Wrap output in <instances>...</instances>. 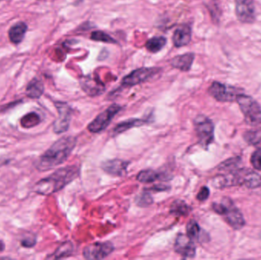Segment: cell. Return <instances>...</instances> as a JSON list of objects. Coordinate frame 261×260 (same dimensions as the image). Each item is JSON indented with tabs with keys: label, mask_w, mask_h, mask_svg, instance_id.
<instances>
[{
	"label": "cell",
	"mask_w": 261,
	"mask_h": 260,
	"mask_svg": "<svg viewBox=\"0 0 261 260\" xmlns=\"http://www.w3.org/2000/svg\"><path fill=\"white\" fill-rule=\"evenodd\" d=\"M76 145V138L65 136L55 141L36 162L38 170L44 172L62 164L70 157Z\"/></svg>",
	"instance_id": "6da1fadb"
},
{
	"label": "cell",
	"mask_w": 261,
	"mask_h": 260,
	"mask_svg": "<svg viewBox=\"0 0 261 260\" xmlns=\"http://www.w3.org/2000/svg\"><path fill=\"white\" fill-rule=\"evenodd\" d=\"M80 174L76 166H68L57 169L55 172L39 180L34 187V192L38 195H50L59 192L70 184Z\"/></svg>",
	"instance_id": "7a4b0ae2"
},
{
	"label": "cell",
	"mask_w": 261,
	"mask_h": 260,
	"mask_svg": "<svg viewBox=\"0 0 261 260\" xmlns=\"http://www.w3.org/2000/svg\"><path fill=\"white\" fill-rule=\"evenodd\" d=\"M236 101L248 125L251 126L261 125V107L254 98L240 93L236 98Z\"/></svg>",
	"instance_id": "3957f363"
},
{
	"label": "cell",
	"mask_w": 261,
	"mask_h": 260,
	"mask_svg": "<svg viewBox=\"0 0 261 260\" xmlns=\"http://www.w3.org/2000/svg\"><path fill=\"white\" fill-rule=\"evenodd\" d=\"M195 130L199 143L202 148L207 149L214 140V125L205 115H198L194 120Z\"/></svg>",
	"instance_id": "277c9868"
},
{
	"label": "cell",
	"mask_w": 261,
	"mask_h": 260,
	"mask_svg": "<svg viewBox=\"0 0 261 260\" xmlns=\"http://www.w3.org/2000/svg\"><path fill=\"white\" fill-rule=\"evenodd\" d=\"M122 109V107L118 104H113L107 109L98 114L93 122L89 124V131L92 133H99L106 129L111 123L115 116Z\"/></svg>",
	"instance_id": "5b68a950"
},
{
	"label": "cell",
	"mask_w": 261,
	"mask_h": 260,
	"mask_svg": "<svg viewBox=\"0 0 261 260\" xmlns=\"http://www.w3.org/2000/svg\"><path fill=\"white\" fill-rule=\"evenodd\" d=\"M208 92L212 97L221 102H233L236 100V98L240 94L239 90L236 87L227 85L217 81L212 83Z\"/></svg>",
	"instance_id": "8992f818"
},
{
	"label": "cell",
	"mask_w": 261,
	"mask_h": 260,
	"mask_svg": "<svg viewBox=\"0 0 261 260\" xmlns=\"http://www.w3.org/2000/svg\"><path fill=\"white\" fill-rule=\"evenodd\" d=\"M161 71L159 67H142L137 69L122 79V85L125 87L138 85L151 79Z\"/></svg>",
	"instance_id": "52a82bcc"
},
{
	"label": "cell",
	"mask_w": 261,
	"mask_h": 260,
	"mask_svg": "<svg viewBox=\"0 0 261 260\" xmlns=\"http://www.w3.org/2000/svg\"><path fill=\"white\" fill-rule=\"evenodd\" d=\"M58 111V118L54 122L53 131L55 134H62L68 130L72 117V108L65 102H55Z\"/></svg>",
	"instance_id": "ba28073f"
},
{
	"label": "cell",
	"mask_w": 261,
	"mask_h": 260,
	"mask_svg": "<svg viewBox=\"0 0 261 260\" xmlns=\"http://www.w3.org/2000/svg\"><path fill=\"white\" fill-rule=\"evenodd\" d=\"M114 246L110 242H96L89 244L84 249V256L89 260L102 259L114 251Z\"/></svg>",
	"instance_id": "9c48e42d"
},
{
	"label": "cell",
	"mask_w": 261,
	"mask_h": 260,
	"mask_svg": "<svg viewBox=\"0 0 261 260\" xmlns=\"http://www.w3.org/2000/svg\"><path fill=\"white\" fill-rule=\"evenodd\" d=\"M222 201L226 206V210L222 216L225 218L227 224L234 230H241L245 225V218L242 212L234 206L229 198H224Z\"/></svg>",
	"instance_id": "30bf717a"
},
{
	"label": "cell",
	"mask_w": 261,
	"mask_h": 260,
	"mask_svg": "<svg viewBox=\"0 0 261 260\" xmlns=\"http://www.w3.org/2000/svg\"><path fill=\"white\" fill-rule=\"evenodd\" d=\"M236 14L241 22L254 23L256 18L254 0H236Z\"/></svg>",
	"instance_id": "8fae6325"
},
{
	"label": "cell",
	"mask_w": 261,
	"mask_h": 260,
	"mask_svg": "<svg viewBox=\"0 0 261 260\" xmlns=\"http://www.w3.org/2000/svg\"><path fill=\"white\" fill-rule=\"evenodd\" d=\"M174 250L184 258L192 259L196 256V246L194 242L184 234H179L176 237L174 244Z\"/></svg>",
	"instance_id": "7c38bea8"
},
{
	"label": "cell",
	"mask_w": 261,
	"mask_h": 260,
	"mask_svg": "<svg viewBox=\"0 0 261 260\" xmlns=\"http://www.w3.org/2000/svg\"><path fill=\"white\" fill-rule=\"evenodd\" d=\"M128 165L129 162L120 159H113L103 162L101 167L110 175L122 177L126 174Z\"/></svg>",
	"instance_id": "4fadbf2b"
},
{
	"label": "cell",
	"mask_w": 261,
	"mask_h": 260,
	"mask_svg": "<svg viewBox=\"0 0 261 260\" xmlns=\"http://www.w3.org/2000/svg\"><path fill=\"white\" fill-rule=\"evenodd\" d=\"M192 39L191 27L187 24L179 26L175 30L173 41L175 47H182L188 45Z\"/></svg>",
	"instance_id": "5bb4252c"
},
{
	"label": "cell",
	"mask_w": 261,
	"mask_h": 260,
	"mask_svg": "<svg viewBox=\"0 0 261 260\" xmlns=\"http://www.w3.org/2000/svg\"><path fill=\"white\" fill-rule=\"evenodd\" d=\"M81 87L89 96H96L102 94L105 91V85L95 79L87 76L81 81Z\"/></svg>",
	"instance_id": "9a60e30c"
},
{
	"label": "cell",
	"mask_w": 261,
	"mask_h": 260,
	"mask_svg": "<svg viewBox=\"0 0 261 260\" xmlns=\"http://www.w3.org/2000/svg\"><path fill=\"white\" fill-rule=\"evenodd\" d=\"M195 59V54L193 53H187L182 55L175 56L170 61V65L173 68L177 69L181 71L187 72L191 69L193 61Z\"/></svg>",
	"instance_id": "2e32d148"
},
{
	"label": "cell",
	"mask_w": 261,
	"mask_h": 260,
	"mask_svg": "<svg viewBox=\"0 0 261 260\" xmlns=\"http://www.w3.org/2000/svg\"><path fill=\"white\" fill-rule=\"evenodd\" d=\"M28 31V25L23 21H18L9 28V38L14 44H19L22 42Z\"/></svg>",
	"instance_id": "e0dca14e"
},
{
	"label": "cell",
	"mask_w": 261,
	"mask_h": 260,
	"mask_svg": "<svg viewBox=\"0 0 261 260\" xmlns=\"http://www.w3.org/2000/svg\"><path fill=\"white\" fill-rule=\"evenodd\" d=\"M44 92V85L42 81L37 78H34L28 84L25 94L30 99H37L41 98Z\"/></svg>",
	"instance_id": "ac0fdd59"
},
{
	"label": "cell",
	"mask_w": 261,
	"mask_h": 260,
	"mask_svg": "<svg viewBox=\"0 0 261 260\" xmlns=\"http://www.w3.org/2000/svg\"><path fill=\"white\" fill-rule=\"evenodd\" d=\"M149 121L147 119H128V120L124 121V122H120L118 124L114 129H113V134L114 135H118V134H122L125 131H128L130 128H135V127L142 126V125H146L148 123Z\"/></svg>",
	"instance_id": "d6986e66"
},
{
	"label": "cell",
	"mask_w": 261,
	"mask_h": 260,
	"mask_svg": "<svg viewBox=\"0 0 261 260\" xmlns=\"http://www.w3.org/2000/svg\"><path fill=\"white\" fill-rule=\"evenodd\" d=\"M137 180L140 183H153L156 180H167V175L161 172L153 170V169H146L142 170L137 176Z\"/></svg>",
	"instance_id": "ffe728a7"
},
{
	"label": "cell",
	"mask_w": 261,
	"mask_h": 260,
	"mask_svg": "<svg viewBox=\"0 0 261 260\" xmlns=\"http://www.w3.org/2000/svg\"><path fill=\"white\" fill-rule=\"evenodd\" d=\"M42 119L41 115L38 113L32 111V112L28 113L25 115L23 116L20 120V125L22 128L25 129L35 128L41 123Z\"/></svg>",
	"instance_id": "44dd1931"
},
{
	"label": "cell",
	"mask_w": 261,
	"mask_h": 260,
	"mask_svg": "<svg viewBox=\"0 0 261 260\" xmlns=\"http://www.w3.org/2000/svg\"><path fill=\"white\" fill-rule=\"evenodd\" d=\"M190 208L185 201L177 199L172 203L170 213L176 217L187 216L190 213Z\"/></svg>",
	"instance_id": "7402d4cb"
},
{
	"label": "cell",
	"mask_w": 261,
	"mask_h": 260,
	"mask_svg": "<svg viewBox=\"0 0 261 260\" xmlns=\"http://www.w3.org/2000/svg\"><path fill=\"white\" fill-rule=\"evenodd\" d=\"M166 44L167 39L164 37H153L146 42L145 47L150 53H158L164 48Z\"/></svg>",
	"instance_id": "603a6c76"
},
{
	"label": "cell",
	"mask_w": 261,
	"mask_h": 260,
	"mask_svg": "<svg viewBox=\"0 0 261 260\" xmlns=\"http://www.w3.org/2000/svg\"><path fill=\"white\" fill-rule=\"evenodd\" d=\"M73 251V245L70 241L63 243L58 247L56 251L54 253L52 259H59L67 258L72 254Z\"/></svg>",
	"instance_id": "cb8c5ba5"
},
{
	"label": "cell",
	"mask_w": 261,
	"mask_h": 260,
	"mask_svg": "<svg viewBox=\"0 0 261 260\" xmlns=\"http://www.w3.org/2000/svg\"><path fill=\"white\" fill-rule=\"evenodd\" d=\"M244 139L250 145L261 147V128L246 131L244 134Z\"/></svg>",
	"instance_id": "d4e9b609"
},
{
	"label": "cell",
	"mask_w": 261,
	"mask_h": 260,
	"mask_svg": "<svg viewBox=\"0 0 261 260\" xmlns=\"http://www.w3.org/2000/svg\"><path fill=\"white\" fill-rule=\"evenodd\" d=\"M187 235L194 242L199 241L201 237V228L194 220L189 221L187 226Z\"/></svg>",
	"instance_id": "484cf974"
},
{
	"label": "cell",
	"mask_w": 261,
	"mask_h": 260,
	"mask_svg": "<svg viewBox=\"0 0 261 260\" xmlns=\"http://www.w3.org/2000/svg\"><path fill=\"white\" fill-rule=\"evenodd\" d=\"M90 39L95 41L109 43V44H116L117 43L116 40L113 39L110 35L102 31H96V32H92Z\"/></svg>",
	"instance_id": "4316f807"
},
{
	"label": "cell",
	"mask_w": 261,
	"mask_h": 260,
	"mask_svg": "<svg viewBox=\"0 0 261 260\" xmlns=\"http://www.w3.org/2000/svg\"><path fill=\"white\" fill-rule=\"evenodd\" d=\"M240 157H234V158L228 159L226 161H224L219 166V170L222 171H232L238 169L239 165L241 164Z\"/></svg>",
	"instance_id": "83f0119b"
},
{
	"label": "cell",
	"mask_w": 261,
	"mask_h": 260,
	"mask_svg": "<svg viewBox=\"0 0 261 260\" xmlns=\"http://www.w3.org/2000/svg\"><path fill=\"white\" fill-rule=\"evenodd\" d=\"M135 203L141 207H147L153 203V198L149 192H143L136 197Z\"/></svg>",
	"instance_id": "f1b7e54d"
},
{
	"label": "cell",
	"mask_w": 261,
	"mask_h": 260,
	"mask_svg": "<svg viewBox=\"0 0 261 260\" xmlns=\"http://www.w3.org/2000/svg\"><path fill=\"white\" fill-rule=\"evenodd\" d=\"M251 163L254 169L261 171V149L253 153L251 157Z\"/></svg>",
	"instance_id": "f546056e"
},
{
	"label": "cell",
	"mask_w": 261,
	"mask_h": 260,
	"mask_svg": "<svg viewBox=\"0 0 261 260\" xmlns=\"http://www.w3.org/2000/svg\"><path fill=\"white\" fill-rule=\"evenodd\" d=\"M37 243V238L35 235H28L23 238L21 241V245L24 248H32L35 247Z\"/></svg>",
	"instance_id": "4dcf8cb0"
},
{
	"label": "cell",
	"mask_w": 261,
	"mask_h": 260,
	"mask_svg": "<svg viewBox=\"0 0 261 260\" xmlns=\"http://www.w3.org/2000/svg\"><path fill=\"white\" fill-rule=\"evenodd\" d=\"M210 189H208V187H206V186H204V187H202V189H200V191H199L196 198H197V199L199 200V201H205V200L210 197Z\"/></svg>",
	"instance_id": "1f68e13d"
},
{
	"label": "cell",
	"mask_w": 261,
	"mask_h": 260,
	"mask_svg": "<svg viewBox=\"0 0 261 260\" xmlns=\"http://www.w3.org/2000/svg\"><path fill=\"white\" fill-rule=\"evenodd\" d=\"M5 248H6V245H5L3 241H0V252H3Z\"/></svg>",
	"instance_id": "d6a6232c"
},
{
	"label": "cell",
	"mask_w": 261,
	"mask_h": 260,
	"mask_svg": "<svg viewBox=\"0 0 261 260\" xmlns=\"http://www.w3.org/2000/svg\"><path fill=\"white\" fill-rule=\"evenodd\" d=\"M3 1V0H0V2Z\"/></svg>",
	"instance_id": "836d02e7"
}]
</instances>
